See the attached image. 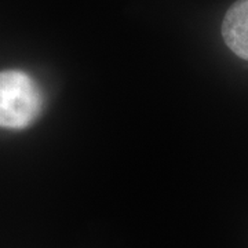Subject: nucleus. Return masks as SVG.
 I'll return each instance as SVG.
<instances>
[{"mask_svg": "<svg viewBox=\"0 0 248 248\" xmlns=\"http://www.w3.org/2000/svg\"><path fill=\"white\" fill-rule=\"evenodd\" d=\"M43 108V94L36 80L17 69L0 75V124L7 130H25Z\"/></svg>", "mask_w": 248, "mask_h": 248, "instance_id": "f257e3e1", "label": "nucleus"}, {"mask_svg": "<svg viewBox=\"0 0 248 248\" xmlns=\"http://www.w3.org/2000/svg\"><path fill=\"white\" fill-rule=\"evenodd\" d=\"M222 37L239 58L248 61V0H237L226 11Z\"/></svg>", "mask_w": 248, "mask_h": 248, "instance_id": "f03ea898", "label": "nucleus"}]
</instances>
